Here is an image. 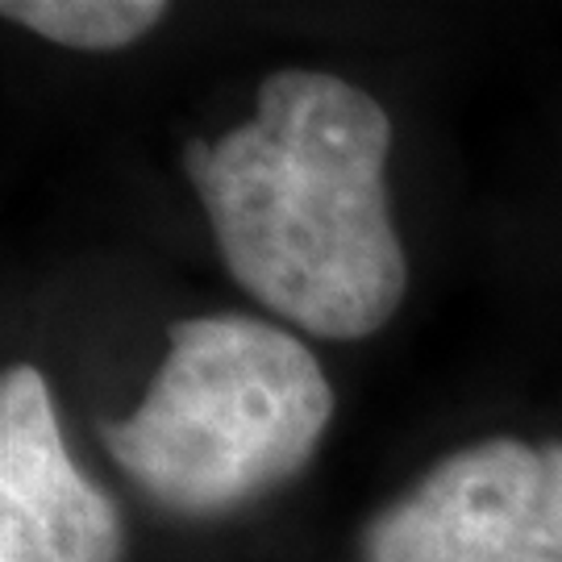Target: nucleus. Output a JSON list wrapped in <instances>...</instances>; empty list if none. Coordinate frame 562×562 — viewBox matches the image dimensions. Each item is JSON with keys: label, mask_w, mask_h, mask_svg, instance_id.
<instances>
[{"label": "nucleus", "mask_w": 562, "mask_h": 562, "mask_svg": "<svg viewBox=\"0 0 562 562\" xmlns=\"http://www.w3.org/2000/svg\"><path fill=\"white\" fill-rule=\"evenodd\" d=\"M392 121L359 83L276 71L255 117L188 142L183 167L229 276L283 322L359 341L396 317L408 288L387 204Z\"/></svg>", "instance_id": "obj_1"}, {"label": "nucleus", "mask_w": 562, "mask_h": 562, "mask_svg": "<svg viewBox=\"0 0 562 562\" xmlns=\"http://www.w3.org/2000/svg\"><path fill=\"white\" fill-rule=\"evenodd\" d=\"M334 392L301 338L255 317L171 325L146 401L104 446L150 501L183 517H222L276 492L322 442Z\"/></svg>", "instance_id": "obj_2"}, {"label": "nucleus", "mask_w": 562, "mask_h": 562, "mask_svg": "<svg viewBox=\"0 0 562 562\" xmlns=\"http://www.w3.org/2000/svg\"><path fill=\"white\" fill-rule=\"evenodd\" d=\"M359 562H562V442H475L359 538Z\"/></svg>", "instance_id": "obj_3"}, {"label": "nucleus", "mask_w": 562, "mask_h": 562, "mask_svg": "<svg viewBox=\"0 0 562 562\" xmlns=\"http://www.w3.org/2000/svg\"><path fill=\"white\" fill-rule=\"evenodd\" d=\"M121 517L67 454L34 367L0 380V562H121Z\"/></svg>", "instance_id": "obj_4"}, {"label": "nucleus", "mask_w": 562, "mask_h": 562, "mask_svg": "<svg viewBox=\"0 0 562 562\" xmlns=\"http://www.w3.org/2000/svg\"><path fill=\"white\" fill-rule=\"evenodd\" d=\"M4 18L71 50H121L146 38L162 18L159 0H9Z\"/></svg>", "instance_id": "obj_5"}]
</instances>
